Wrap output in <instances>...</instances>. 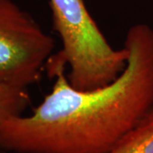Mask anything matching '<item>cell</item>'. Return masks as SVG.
Segmentation results:
<instances>
[{"mask_svg":"<svg viewBox=\"0 0 153 153\" xmlns=\"http://www.w3.org/2000/svg\"><path fill=\"white\" fill-rule=\"evenodd\" d=\"M126 68L114 81L91 90L73 88L66 66L48 61L55 80L33 113L0 124V148L14 153H108L153 105V29L128 30Z\"/></svg>","mask_w":153,"mask_h":153,"instance_id":"obj_1","label":"cell"},{"mask_svg":"<svg viewBox=\"0 0 153 153\" xmlns=\"http://www.w3.org/2000/svg\"><path fill=\"white\" fill-rule=\"evenodd\" d=\"M53 25L62 48L49 61L69 66L71 86L91 90L108 84L126 68L128 50L114 49L105 38L84 0H49Z\"/></svg>","mask_w":153,"mask_h":153,"instance_id":"obj_2","label":"cell"},{"mask_svg":"<svg viewBox=\"0 0 153 153\" xmlns=\"http://www.w3.org/2000/svg\"><path fill=\"white\" fill-rule=\"evenodd\" d=\"M55 48L27 11L14 0H0V81L27 88L37 82Z\"/></svg>","mask_w":153,"mask_h":153,"instance_id":"obj_3","label":"cell"},{"mask_svg":"<svg viewBox=\"0 0 153 153\" xmlns=\"http://www.w3.org/2000/svg\"><path fill=\"white\" fill-rule=\"evenodd\" d=\"M108 153H153V105Z\"/></svg>","mask_w":153,"mask_h":153,"instance_id":"obj_4","label":"cell"},{"mask_svg":"<svg viewBox=\"0 0 153 153\" xmlns=\"http://www.w3.org/2000/svg\"><path fill=\"white\" fill-rule=\"evenodd\" d=\"M30 103L27 88L14 87L0 81V124L12 117L22 115Z\"/></svg>","mask_w":153,"mask_h":153,"instance_id":"obj_5","label":"cell"},{"mask_svg":"<svg viewBox=\"0 0 153 153\" xmlns=\"http://www.w3.org/2000/svg\"><path fill=\"white\" fill-rule=\"evenodd\" d=\"M0 153H14V152H11L7 151V150H4V149H2V148H0Z\"/></svg>","mask_w":153,"mask_h":153,"instance_id":"obj_6","label":"cell"}]
</instances>
